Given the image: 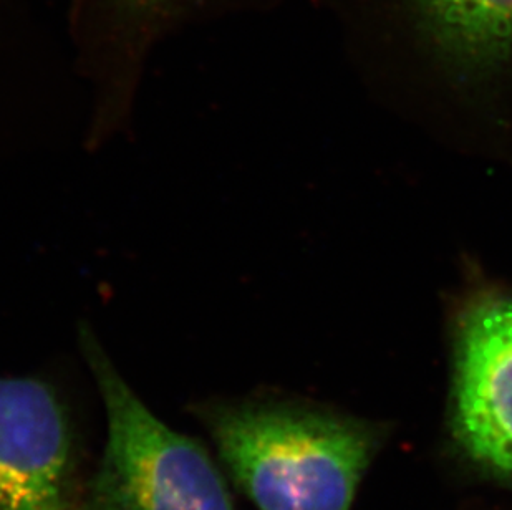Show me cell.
I'll return each instance as SVG.
<instances>
[{
  "label": "cell",
  "instance_id": "4",
  "mask_svg": "<svg viewBox=\"0 0 512 510\" xmlns=\"http://www.w3.org/2000/svg\"><path fill=\"white\" fill-rule=\"evenodd\" d=\"M75 438L52 386L0 378V510H70Z\"/></svg>",
  "mask_w": 512,
  "mask_h": 510
},
{
  "label": "cell",
  "instance_id": "1",
  "mask_svg": "<svg viewBox=\"0 0 512 510\" xmlns=\"http://www.w3.org/2000/svg\"><path fill=\"white\" fill-rule=\"evenodd\" d=\"M198 416L257 509L350 510L372 451L357 424L266 401H211Z\"/></svg>",
  "mask_w": 512,
  "mask_h": 510
},
{
  "label": "cell",
  "instance_id": "3",
  "mask_svg": "<svg viewBox=\"0 0 512 510\" xmlns=\"http://www.w3.org/2000/svg\"><path fill=\"white\" fill-rule=\"evenodd\" d=\"M271 0H65L78 70L97 87L103 120L130 106L146 63L186 30L264 9Z\"/></svg>",
  "mask_w": 512,
  "mask_h": 510
},
{
  "label": "cell",
  "instance_id": "6",
  "mask_svg": "<svg viewBox=\"0 0 512 510\" xmlns=\"http://www.w3.org/2000/svg\"><path fill=\"white\" fill-rule=\"evenodd\" d=\"M426 44L464 75L486 77L512 62V0H406Z\"/></svg>",
  "mask_w": 512,
  "mask_h": 510
},
{
  "label": "cell",
  "instance_id": "2",
  "mask_svg": "<svg viewBox=\"0 0 512 510\" xmlns=\"http://www.w3.org/2000/svg\"><path fill=\"white\" fill-rule=\"evenodd\" d=\"M80 342L108 421L80 510H234L226 477L204 446L143 405L90 328L82 327Z\"/></svg>",
  "mask_w": 512,
  "mask_h": 510
},
{
  "label": "cell",
  "instance_id": "5",
  "mask_svg": "<svg viewBox=\"0 0 512 510\" xmlns=\"http://www.w3.org/2000/svg\"><path fill=\"white\" fill-rule=\"evenodd\" d=\"M455 431L476 461L512 479V300L486 297L464 313Z\"/></svg>",
  "mask_w": 512,
  "mask_h": 510
}]
</instances>
